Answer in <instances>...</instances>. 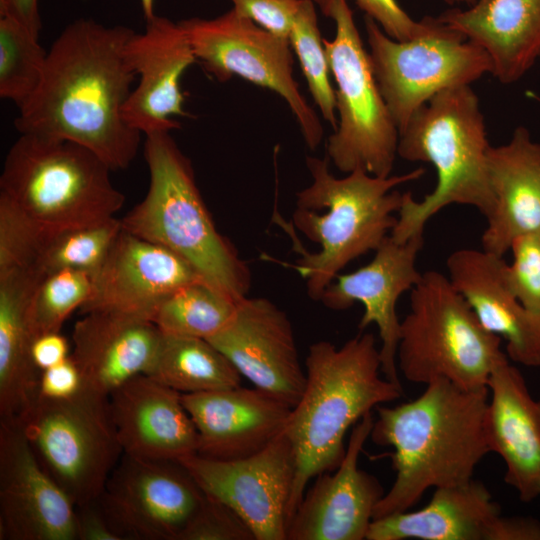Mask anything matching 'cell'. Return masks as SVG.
Listing matches in <instances>:
<instances>
[{"instance_id": "cell-1", "label": "cell", "mask_w": 540, "mask_h": 540, "mask_svg": "<svg viewBox=\"0 0 540 540\" xmlns=\"http://www.w3.org/2000/svg\"><path fill=\"white\" fill-rule=\"evenodd\" d=\"M134 32L87 18L68 24L48 50L38 90L18 109V132L69 140L112 171L127 168L141 138L123 117L137 78L126 55Z\"/></svg>"}, {"instance_id": "cell-2", "label": "cell", "mask_w": 540, "mask_h": 540, "mask_svg": "<svg viewBox=\"0 0 540 540\" xmlns=\"http://www.w3.org/2000/svg\"><path fill=\"white\" fill-rule=\"evenodd\" d=\"M487 388L468 390L446 379L417 398L376 407L370 433L390 454L395 480L377 503L373 520L406 511L430 488L466 483L490 453L485 430Z\"/></svg>"}, {"instance_id": "cell-3", "label": "cell", "mask_w": 540, "mask_h": 540, "mask_svg": "<svg viewBox=\"0 0 540 540\" xmlns=\"http://www.w3.org/2000/svg\"><path fill=\"white\" fill-rule=\"evenodd\" d=\"M305 372L303 393L285 428L296 462L288 524L309 481L341 463L349 428L403 392L401 385L381 376L380 352L371 333L358 334L340 348L329 341L313 343Z\"/></svg>"}, {"instance_id": "cell-4", "label": "cell", "mask_w": 540, "mask_h": 540, "mask_svg": "<svg viewBox=\"0 0 540 540\" xmlns=\"http://www.w3.org/2000/svg\"><path fill=\"white\" fill-rule=\"evenodd\" d=\"M312 183L297 193L293 226L319 248L308 252L292 226L281 222L301 259L293 266L306 281L307 293L319 301L340 270L356 258L375 251L397 222L403 193L395 188L420 179L424 168L402 175L378 177L354 170L343 178L329 171V158L307 157Z\"/></svg>"}, {"instance_id": "cell-5", "label": "cell", "mask_w": 540, "mask_h": 540, "mask_svg": "<svg viewBox=\"0 0 540 540\" xmlns=\"http://www.w3.org/2000/svg\"><path fill=\"white\" fill-rule=\"evenodd\" d=\"M490 146L471 85L441 91L418 109L399 133L397 155L432 164L437 182L420 201L403 193L390 236L402 243L423 234L428 220L452 204L472 206L488 220L495 207L487 166Z\"/></svg>"}, {"instance_id": "cell-6", "label": "cell", "mask_w": 540, "mask_h": 540, "mask_svg": "<svg viewBox=\"0 0 540 540\" xmlns=\"http://www.w3.org/2000/svg\"><path fill=\"white\" fill-rule=\"evenodd\" d=\"M149 187L122 219V228L186 260L203 280L236 300L251 286L249 267L216 228L189 158L170 131L145 135Z\"/></svg>"}, {"instance_id": "cell-7", "label": "cell", "mask_w": 540, "mask_h": 540, "mask_svg": "<svg viewBox=\"0 0 540 540\" xmlns=\"http://www.w3.org/2000/svg\"><path fill=\"white\" fill-rule=\"evenodd\" d=\"M111 171L78 143L20 134L4 160L0 195L42 229L90 226L114 218L125 202Z\"/></svg>"}, {"instance_id": "cell-8", "label": "cell", "mask_w": 540, "mask_h": 540, "mask_svg": "<svg viewBox=\"0 0 540 540\" xmlns=\"http://www.w3.org/2000/svg\"><path fill=\"white\" fill-rule=\"evenodd\" d=\"M501 338L484 328L444 274L422 273L410 291V311L401 320L397 367L410 382L446 379L468 389L487 388L498 362L507 357Z\"/></svg>"}, {"instance_id": "cell-9", "label": "cell", "mask_w": 540, "mask_h": 540, "mask_svg": "<svg viewBox=\"0 0 540 540\" xmlns=\"http://www.w3.org/2000/svg\"><path fill=\"white\" fill-rule=\"evenodd\" d=\"M336 27L333 40L323 39L330 72L337 85L336 130L328 138L327 157L344 173L363 170L391 176L399 130L376 81L347 0H313Z\"/></svg>"}, {"instance_id": "cell-10", "label": "cell", "mask_w": 540, "mask_h": 540, "mask_svg": "<svg viewBox=\"0 0 540 540\" xmlns=\"http://www.w3.org/2000/svg\"><path fill=\"white\" fill-rule=\"evenodd\" d=\"M18 425L76 507L101 496L123 455L107 397L83 389L62 399L39 396Z\"/></svg>"}, {"instance_id": "cell-11", "label": "cell", "mask_w": 540, "mask_h": 540, "mask_svg": "<svg viewBox=\"0 0 540 540\" xmlns=\"http://www.w3.org/2000/svg\"><path fill=\"white\" fill-rule=\"evenodd\" d=\"M365 30L373 72L399 133L441 91L491 74L486 52L439 17H427L426 30L408 41L389 37L366 16Z\"/></svg>"}, {"instance_id": "cell-12", "label": "cell", "mask_w": 540, "mask_h": 540, "mask_svg": "<svg viewBox=\"0 0 540 540\" xmlns=\"http://www.w3.org/2000/svg\"><path fill=\"white\" fill-rule=\"evenodd\" d=\"M197 62L218 82L233 76L267 88L286 101L306 145L315 150L323 139V126L308 104L293 74L288 39L278 37L232 8L214 18L178 21Z\"/></svg>"}, {"instance_id": "cell-13", "label": "cell", "mask_w": 540, "mask_h": 540, "mask_svg": "<svg viewBox=\"0 0 540 540\" xmlns=\"http://www.w3.org/2000/svg\"><path fill=\"white\" fill-rule=\"evenodd\" d=\"M206 499L180 462L123 453L97 500L121 540H183Z\"/></svg>"}, {"instance_id": "cell-14", "label": "cell", "mask_w": 540, "mask_h": 540, "mask_svg": "<svg viewBox=\"0 0 540 540\" xmlns=\"http://www.w3.org/2000/svg\"><path fill=\"white\" fill-rule=\"evenodd\" d=\"M177 461L208 496L245 522L255 540H286L296 462L285 430L246 458L214 460L192 454Z\"/></svg>"}, {"instance_id": "cell-15", "label": "cell", "mask_w": 540, "mask_h": 540, "mask_svg": "<svg viewBox=\"0 0 540 540\" xmlns=\"http://www.w3.org/2000/svg\"><path fill=\"white\" fill-rule=\"evenodd\" d=\"M540 540V522L501 514L487 487L474 479L436 488L423 508L374 519L366 540Z\"/></svg>"}, {"instance_id": "cell-16", "label": "cell", "mask_w": 540, "mask_h": 540, "mask_svg": "<svg viewBox=\"0 0 540 540\" xmlns=\"http://www.w3.org/2000/svg\"><path fill=\"white\" fill-rule=\"evenodd\" d=\"M0 539L77 540L76 506L18 424L0 423Z\"/></svg>"}, {"instance_id": "cell-17", "label": "cell", "mask_w": 540, "mask_h": 540, "mask_svg": "<svg viewBox=\"0 0 540 540\" xmlns=\"http://www.w3.org/2000/svg\"><path fill=\"white\" fill-rule=\"evenodd\" d=\"M254 387L290 406L305 384L295 335L287 314L266 298L244 297L229 324L208 339Z\"/></svg>"}, {"instance_id": "cell-18", "label": "cell", "mask_w": 540, "mask_h": 540, "mask_svg": "<svg viewBox=\"0 0 540 540\" xmlns=\"http://www.w3.org/2000/svg\"><path fill=\"white\" fill-rule=\"evenodd\" d=\"M372 412L352 428L345 455L334 470L317 476L303 495L287 528L286 540L366 539L384 490L358 466L374 424Z\"/></svg>"}, {"instance_id": "cell-19", "label": "cell", "mask_w": 540, "mask_h": 540, "mask_svg": "<svg viewBox=\"0 0 540 540\" xmlns=\"http://www.w3.org/2000/svg\"><path fill=\"white\" fill-rule=\"evenodd\" d=\"M423 244V234L402 243L389 235L368 264L354 272L338 274L319 300L335 311L346 310L355 302L363 305L364 313L358 327L364 330L370 324L377 326L382 374L397 385H401L396 361L401 321L396 305L400 296L411 291L421 278L416 260Z\"/></svg>"}, {"instance_id": "cell-20", "label": "cell", "mask_w": 540, "mask_h": 540, "mask_svg": "<svg viewBox=\"0 0 540 540\" xmlns=\"http://www.w3.org/2000/svg\"><path fill=\"white\" fill-rule=\"evenodd\" d=\"M126 55L139 77L123 108L126 123L144 135L180 128L174 117L189 115L181 78L197 60L179 22L155 15L129 38Z\"/></svg>"}, {"instance_id": "cell-21", "label": "cell", "mask_w": 540, "mask_h": 540, "mask_svg": "<svg viewBox=\"0 0 540 540\" xmlns=\"http://www.w3.org/2000/svg\"><path fill=\"white\" fill-rule=\"evenodd\" d=\"M199 279L197 271L173 251L122 228L93 275L92 294L79 313L104 311L149 320L162 299Z\"/></svg>"}, {"instance_id": "cell-22", "label": "cell", "mask_w": 540, "mask_h": 540, "mask_svg": "<svg viewBox=\"0 0 540 540\" xmlns=\"http://www.w3.org/2000/svg\"><path fill=\"white\" fill-rule=\"evenodd\" d=\"M197 433V455L214 460L252 456L284 432L292 406L256 387L181 394Z\"/></svg>"}, {"instance_id": "cell-23", "label": "cell", "mask_w": 540, "mask_h": 540, "mask_svg": "<svg viewBox=\"0 0 540 540\" xmlns=\"http://www.w3.org/2000/svg\"><path fill=\"white\" fill-rule=\"evenodd\" d=\"M82 316L73 327L70 353L81 389L108 398L131 378L148 373L162 339L153 322L104 311Z\"/></svg>"}, {"instance_id": "cell-24", "label": "cell", "mask_w": 540, "mask_h": 540, "mask_svg": "<svg viewBox=\"0 0 540 540\" xmlns=\"http://www.w3.org/2000/svg\"><path fill=\"white\" fill-rule=\"evenodd\" d=\"M124 454L177 461L196 454L198 433L181 393L148 375H137L108 397Z\"/></svg>"}, {"instance_id": "cell-25", "label": "cell", "mask_w": 540, "mask_h": 540, "mask_svg": "<svg viewBox=\"0 0 540 540\" xmlns=\"http://www.w3.org/2000/svg\"><path fill=\"white\" fill-rule=\"evenodd\" d=\"M503 257L471 248L452 252L446 261L448 278L465 298L481 324L503 337L514 362L540 367V317L527 310L510 290Z\"/></svg>"}, {"instance_id": "cell-26", "label": "cell", "mask_w": 540, "mask_h": 540, "mask_svg": "<svg viewBox=\"0 0 540 540\" xmlns=\"http://www.w3.org/2000/svg\"><path fill=\"white\" fill-rule=\"evenodd\" d=\"M487 389L489 450L506 465L504 481L523 502H531L540 497V400L531 396L522 373L507 357L493 368Z\"/></svg>"}, {"instance_id": "cell-27", "label": "cell", "mask_w": 540, "mask_h": 540, "mask_svg": "<svg viewBox=\"0 0 540 540\" xmlns=\"http://www.w3.org/2000/svg\"><path fill=\"white\" fill-rule=\"evenodd\" d=\"M487 166L495 207L482 249L503 257L517 237L540 232V143L518 126L507 143L490 146Z\"/></svg>"}, {"instance_id": "cell-28", "label": "cell", "mask_w": 540, "mask_h": 540, "mask_svg": "<svg viewBox=\"0 0 540 540\" xmlns=\"http://www.w3.org/2000/svg\"><path fill=\"white\" fill-rule=\"evenodd\" d=\"M439 19L481 47L502 84L520 80L540 58V0H477Z\"/></svg>"}, {"instance_id": "cell-29", "label": "cell", "mask_w": 540, "mask_h": 540, "mask_svg": "<svg viewBox=\"0 0 540 540\" xmlns=\"http://www.w3.org/2000/svg\"><path fill=\"white\" fill-rule=\"evenodd\" d=\"M43 276L33 268L0 273V423L19 424L39 397L31 301Z\"/></svg>"}, {"instance_id": "cell-30", "label": "cell", "mask_w": 540, "mask_h": 540, "mask_svg": "<svg viewBox=\"0 0 540 540\" xmlns=\"http://www.w3.org/2000/svg\"><path fill=\"white\" fill-rule=\"evenodd\" d=\"M181 394L238 387L241 374L206 339L162 333L155 360L147 374Z\"/></svg>"}, {"instance_id": "cell-31", "label": "cell", "mask_w": 540, "mask_h": 540, "mask_svg": "<svg viewBox=\"0 0 540 540\" xmlns=\"http://www.w3.org/2000/svg\"><path fill=\"white\" fill-rule=\"evenodd\" d=\"M238 303V300L199 279L162 299L149 320L163 334L208 340L229 324Z\"/></svg>"}, {"instance_id": "cell-32", "label": "cell", "mask_w": 540, "mask_h": 540, "mask_svg": "<svg viewBox=\"0 0 540 540\" xmlns=\"http://www.w3.org/2000/svg\"><path fill=\"white\" fill-rule=\"evenodd\" d=\"M121 230V219L116 217L90 226L45 230L32 268L44 275L66 269L94 275Z\"/></svg>"}, {"instance_id": "cell-33", "label": "cell", "mask_w": 540, "mask_h": 540, "mask_svg": "<svg viewBox=\"0 0 540 540\" xmlns=\"http://www.w3.org/2000/svg\"><path fill=\"white\" fill-rule=\"evenodd\" d=\"M39 36L12 18L0 16V97L18 109L38 90L48 51Z\"/></svg>"}, {"instance_id": "cell-34", "label": "cell", "mask_w": 540, "mask_h": 540, "mask_svg": "<svg viewBox=\"0 0 540 540\" xmlns=\"http://www.w3.org/2000/svg\"><path fill=\"white\" fill-rule=\"evenodd\" d=\"M315 6L313 0H302L291 28L289 42L299 60L315 104L334 131L338 123L336 96L329 79L331 72Z\"/></svg>"}, {"instance_id": "cell-35", "label": "cell", "mask_w": 540, "mask_h": 540, "mask_svg": "<svg viewBox=\"0 0 540 540\" xmlns=\"http://www.w3.org/2000/svg\"><path fill=\"white\" fill-rule=\"evenodd\" d=\"M92 290L93 275L85 271L66 269L44 275L31 301L37 336L60 332L65 320L89 300Z\"/></svg>"}, {"instance_id": "cell-36", "label": "cell", "mask_w": 540, "mask_h": 540, "mask_svg": "<svg viewBox=\"0 0 540 540\" xmlns=\"http://www.w3.org/2000/svg\"><path fill=\"white\" fill-rule=\"evenodd\" d=\"M43 230L0 195V273L32 268Z\"/></svg>"}, {"instance_id": "cell-37", "label": "cell", "mask_w": 540, "mask_h": 540, "mask_svg": "<svg viewBox=\"0 0 540 540\" xmlns=\"http://www.w3.org/2000/svg\"><path fill=\"white\" fill-rule=\"evenodd\" d=\"M510 250L513 261L505 267L507 284L521 304L540 317V232L517 237Z\"/></svg>"}, {"instance_id": "cell-38", "label": "cell", "mask_w": 540, "mask_h": 540, "mask_svg": "<svg viewBox=\"0 0 540 540\" xmlns=\"http://www.w3.org/2000/svg\"><path fill=\"white\" fill-rule=\"evenodd\" d=\"M183 540H255L245 522L228 506L207 499L184 534Z\"/></svg>"}, {"instance_id": "cell-39", "label": "cell", "mask_w": 540, "mask_h": 540, "mask_svg": "<svg viewBox=\"0 0 540 540\" xmlns=\"http://www.w3.org/2000/svg\"><path fill=\"white\" fill-rule=\"evenodd\" d=\"M240 16L268 32L289 40L295 16L302 0H229Z\"/></svg>"}, {"instance_id": "cell-40", "label": "cell", "mask_w": 540, "mask_h": 540, "mask_svg": "<svg viewBox=\"0 0 540 540\" xmlns=\"http://www.w3.org/2000/svg\"><path fill=\"white\" fill-rule=\"evenodd\" d=\"M354 2L366 17L374 20L389 37L397 41L411 40L427 28V17L415 21L397 0H354Z\"/></svg>"}, {"instance_id": "cell-41", "label": "cell", "mask_w": 540, "mask_h": 540, "mask_svg": "<svg viewBox=\"0 0 540 540\" xmlns=\"http://www.w3.org/2000/svg\"><path fill=\"white\" fill-rule=\"evenodd\" d=\"M81 390V377L71 356L59 364L41 371L39 396L62 399Z\"/></svg>"}, {"instance_id": "cell-42", "label": "cell", "mask_w": 540, "mask_h": 540, "mask_svg": "<svg viewBox=\"0 0 540 540\" xmlns=\"http://www.w3.org/2000/svg\"><path fill=\"white\" fill-rule=\"evenodd\" d=\"M77 540H121L98 500L76 507Z\"/></svg>"}, {"instance_id": "cell-43", "label": "cell", "mask_w": 540, "mask_h": 540, "mask_svg": "<svg viewBox=\"0 0 540 540\" xmlns=\"http://www.w3.org/2000/svg\"><path fill=\"white\" fill-rule=\"evenodd\" d=\"M70 353L68 341L60 332L38 335L32 344V358L40 371L59 364Z\"/></svg>"}, {"instance_id": "cell-44", "label": "cell", "mask_w": 540, "mask_h": 540, "mask_svg": "<svg viewBox=\"0 0 540 540\" xmlns=\"http://www.w3.org/2000/svg\"><path fill=\"white\" fill-rule=\"evenodd\" d=\"M0 16L14 19L39 36L42 28L39 0H0Z\"/></svg>"}, {"instance_id": "cell-45", "label": "cell", "mask_w": 540, "mask_h": 540, "mask_svg": "<svg viewBox=\"0 0 540 540\" xmlns=\"http://www.w3.org/2000/svg\"><path fill=\"white\" fill-rule=\"evenodd\" d=\"M154 3H155V0H140L141 8H142L146 21L153 18L156 15Z\"/></svg>"}, {"instance_id": "cell-46", "label": "cell", "mask_w": 540, "mask_h": 540, "mask_svg": "<svg viewBox=\"0 0 540 540\" xmlns=\"http://www.w3.org/2000/svg\"><path fill=\"white\" fill-rule=\"evenodd\" d=\"M449 4H464L466 6H470L473 3H475L477 0H445Z\"/></svg>"}, {"instance_id": "cell-47", "label": "cell", "mask_w": 540, "mask_h": 540, "mask_svg": "<svg viewBox=\"0 0 540 540\" xmlns=\"http://www.w3.org/2000/svg\"><path fill=\"white\" fill-rule=\"evenodd\" d=\"M528 94H529L532 98H534V99L540 101V98H539L536 94H534V93H528Z\"/></svg>"}]
</instances>
